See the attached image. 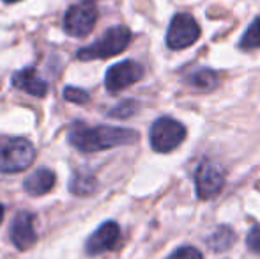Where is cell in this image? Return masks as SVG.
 Instances as JSON below:
<instances>
[{
    "instance_id": "6da1fadb",
    "label": "cell",
    "mask_w": 260,
    "mask_h": 259,
    "mask_svg": "<svg viewBox=\"0 0 260 259\" xmlns=\"http://www.w3.org/2000/svg\"><path fill=\"white\" fill-rule=\"evenodd\" d=\"M140 138V135L129 128L117 126H89L85 123H73L68 133L69 144L82 153H98L117 146H129Z\"/></svg>"
},
{
    "instance_id": "7a4b0ae2",
    "label": "cell",
    "mask_w": 260,
    "mask_h": 259,
    "mask_svg": "<svg viewBox=\"0 0 260 259\" xmlns=\"http://www.w3.org/2000/svg\"><path fill=\"white\" fill-rule=\"evenodd\" d=\"M129 43H131V31L127 27H124V25H117V27H110L96 43L78 50L76 57L80 61L108 59V57L122 53L129 46Z\"/></svg>"
},
{
    "instance_id": "3957f363",
    "label": "cell",
    "mask_w": 260,
    "mask_h": 259,
    "mask_svg": "<svg viewBox=\"0 0 260 259\" xmlns=\"http://www.w3.org/2000/svg\"><path fill=\"white\" fill-rule=\"evenodd\" d=\"M36 160V148L27 138H13L0 146V172L18 174L27 170Z\"/></svg>"
},
{
    "instance_id": "277c9868",
    "label": "cell",
    "mask_w": 260,
    "mask_h": 259,
    "mask_svg": "<svg viewBox=\"0 0 260 259\" xmlns=\"http://www.w3.org/2000/svg\"><path fill=\"white\" fill-rule=\"evenodd\" d=\"M98 23V6L94 0H80L68 7L64 14V31L71 38H85Z\"/></svg>"
},
{
    "instance_id": "5b68a950",
    "label": "cell",
    "mask_w": 260,
    "mask_h": 259,
    "mask_svg": "<svg viewBox=\"0 0 260 259\" xmlns=\"http://www.w3.org/2000/svg\"><path fill=\"white\" fill-rule=\"evenodd\" d=\"M186 138V128L172 118H159L152 123L149 140L157 153H170Z\"/></svg>"
},
{
    "instance_id": "8992f818",
    "label": "cell",
    "mask_w": 260,
    "mask_h": 259,
    "mask_svg": "<svg viewBox=\"0 0 260 259\" xmlns=\"http://www.w3.org/2000/svg\"><path fill=\"white\" fill-rule=\"evenodd\" d=\"M200 38V27L188 13H179L172 18L167 32V45L172 50H184Z\"/></svg>"
},
{
    "instance_id": "52a82bcc",
    "label": "cell",
    "mask_w": 260,
    "mask_h": 259,
    "mask_svg": "<svg viewBox=\"0 0 260 259\" xmlns=\"http://www.w3.org/2000/svg\"><path fill=\"white\" fill-rule=\"evenodd\" d=\"M144 76V68L138 64L137 61H122V63L113 64L108 68L105 75V87L108 93H120V91L127 89L129 85L137 83L138 80Z\"/></svg>"
},
{
    "instance_id": "ba28073f",
    "label": "cell",
    "mask_w": 260,
    "mask_h": 259,
    "mask_svg": "<svg viewBox=\"0 0 260 259\" xmlns=\"http://www.w3.org/2000/svg\"><path fill=\"white\" fill-rule=\"evenodd\" d=\"M225 183V174H223L221 167L216 165L211 160H204L199 165L195 172V187L199 199H211V197L218 195Z\"/></svg>"
},
{
    "instance_id": "9c48e42d",
    "label": "cell",
    "mask_w": 260,
    "mask_h": 259,
    "mask_svg": "<svg viewBox=\"0 0 260 259\" xmlns=\"http://www.w3.org/2000/svg\"><path fill=\"white\" fill-rule=\"evenodd\" d=\"M120 240V227L117 222L108 220L101 224L87 240L85 250L89 256H100L103 252L113 250Z\"/></svg>"
},
{
    "instance_id": "30bf717a",
    "label": "cell",
    "mask_w": 260,
    "mask_h": 259,
    "mask_svg": "<svg viewBox=\"0 0 260 259\" xmlns=\"http://www.w3.org/2000/svg\"><path fill=\"white\" fill-rule=\"evenodd\" d=\"M9 238L18 250H27L38 242V233L34 229V215L28 211H20L13 218Z\"/></svg>"
},
{
    "instance_id": "8fae6325",
    "label": "cell",
    "mask_w": 260,
    "mask_h": 259,
    "mask_svg": "<svg viewBox=\"0 0 260 259\" xmlns=\"http://www.w3.org/2000/svg\"><path fill=\"white\" fill-rule=\"evenodd\" d=\"M11 83L16 87L18 91L30 94V96L43 98L48 93V83L39 76L36 68H23L20 71H16L11 78Z\"/></svg>"
},
{
    "instance_id": "7c38bea8",
    "label": "cell",
    "mask_w": 260,
    "mask_h": 259,
    "mask_svg": "<svg viewBox=\"0 0 260 259\" xmlns=\"http://www.w3.org/2000/svg\"><path fill=\"white\" fill-rule=\"evenodd\" d=\"M57 176H55L53 170L50 169H38L36 172H32L30 176H27V180L23 181V188L28 195H45L48 194L53 188Z\"/></svg>"
},
{
    "instance_id": "4fadbf2b",
    "label": "cell",
    "mask_w": 260,
    "mask_h": 259,
    "mask_svg": "<svg viewBox=\"0 0 260 259\" xmlns=\"http://www.w3.org/2000/svg\"><path fill=\"white\" fill-rule=\"evenodd\" d=\"M188 83L191 87L199 91H211L216 87L218 83V76L212 69L209 68H204V69H199V71H193L191 75L188 76Z\"/></svg>"
},
{
    "instance_id": "5bb4252c",
    "label": "cell",
    "mask_w": 260,
    "mask_h": 259,
    "mask_svg": "<svg viewBox=\"0 0 260 259\" xmlns=\"http://www.w3.org/2000/svg\"><path fill=\"white\" fill-rule=\"evenodd\" d=\"M69 190H71L73 195H78V197L90 195L94 190H96V180H94L90 174L76 172L75 176H73V180H71Z\"/></svg>"
},
{
    "instance_id": "9a60e30c",
    "label": "cell",
    "mask_w": 260,
    "mask_h": 259,
    "mask_svg": "<svg viewBox=\"0 0 260 259\" xmlns=\"http://www.w3.org/2000/svg\"><path fill=\"white\" fill-rule=\"evenodd\" d=\"M234 240H236V235H234L232 229L230 227H219V229H216L211 236H209L207 243L212 250H216V252H223V250H226L229 247H232Z\"/></svg>"
},
{
    "instance_id": "2e32d148",
    "label": "cell",
    "mask_w": 260,
    "mask_h": 259,
    "mask_svg": "<svg viewBox=\"0 0 260 259\" xmlns=\"http://www.w3.org/2000/svg\"><path fill=\"white\" fill-rule=\"evenodd\" d=\"M260 46V16L251 21V25L246 28L244 36L241 38V48L253 50Z\"/></svg>"
},
{
    "instance_id": "e0dca14e",
    "label": "cell",
    "mask_w": 260,
    "mask_h": 259,
    "mask_svg": "<svg viewBox=\"0 0 260 259\" xmlns=\"http://www.w3.org/2000/svg\"><path fill=\"white\" fill-rule=\"evenodd\" d=\"M64 100L69 101V103H76V105H83L90 100L89 93L80 87H73V85H68L64 89Z\"/></svg>"
},
{
    "instance_id": "ac0fdd59",
    "label": "cell",
    "mask_w": 260,
    "mask_h": 259,
    "mask_svg": "<svg viewBox=\"0 0 260 259\" xmlns=\"http://www.w3.org/2000/svg\"><path fill=\"white\" fill-rule=\"evenodd\" d=\"M137 108H138V105H137V101L135 100H124V101H120L117 107H113L112 110H110V116L112 118H129V116H133L135 112H137Z\"/></svg>"
},
{
    "instance_id": "d6986e66",
    "label": "cell",
    "mask_w": 260,
    "mask_h": 259,
    "mask_svg": "<svg viewBox=\"0 0 260 259\" xmlns=\"http://www.w3.org/2000/svg\"><path fill=\"white\" fill-rule=\"evenodd\" d=\"M167 259H204V256L195 247H179Z\"/></svg>"
},
{
    "instance_id": "ffe728a7",
    "label": "cell",
    "mask_w": 260,
    "mask_h": 259,
    "mask_svg": "<svg viewBox=\"0 0 260 259\" xmlns=\"http://www.w3.org/2000/svg\"><path fill=\"white\" fill-rule=\"evenodd\" d=\"M246 243L251 252H260V225H253L251 227V231L248 233Z\"/></svg>"
},
{
    "instance_id": "44dd1931",
    "label": "cell",
    "mask_w": 260,
    "mask_h": 259,
    "mask_svg": "<svg viewBox=\"0 0 260 259\" xmlns=\"http://www.w3.org/2000/svg\"><path fill=\"white\" fill-rule=\"evenodd\" d=\"M4 222V206L0 204V224Z\"/></svg>"
},
{
    "instance_id": "7402d4cb",
    "label": "cell",
    "mask_w": 260,
    "mask_h": 259,
    "mask_svg": "<svg viewBox=\"0 0 260 259\" xmlns=\"http://www.w3.org/2000/svg\"><path fill=\"white\" fill-rule=\"evenodd\" d=\"M4 2H7V4H13V2H20V0H4Z\"/></svg>"
}]
</instances>
